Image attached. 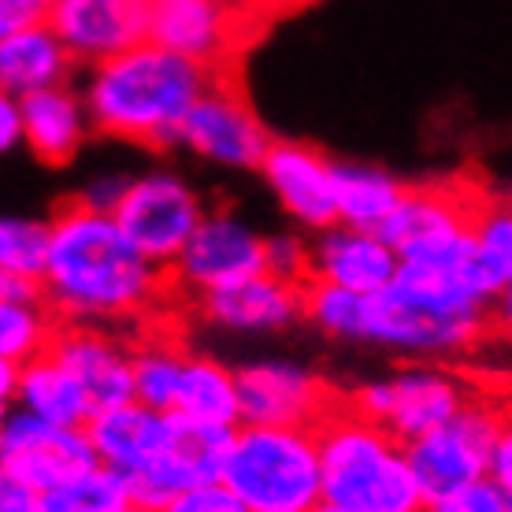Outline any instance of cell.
<instances>
[{
  "mask_svg": "<svg viewBox=\"0 0 512 512\" xmlns=\"http://www.w3.org/2000/svg\"><path fill=\"white\" fill-rule=\"evenodd\" d=\"M130 242L116 216L71 201L52 216L45 301L71 323L138 320L164 297V275Z\"/></svg>",
  "mask_w": 512,
  "mask_h": 512,
  "instance_id": "obj_1",
  "label": "cell"
},
{
  "mask_svg": "<svg viewBox=\"0 0 512 512\" xmlns=\"http://www.w3.org/2000/svg\"><path fill=\"white\" fill-rule=\"evenodd\" d=\"M501 290L505 282L483 260L468 271L401 264L383 294L368 297L360 342L416 357L464 353L483 338Z\"/></svg>",
  "mask_w": 512,
  "mask_h": 512,
  "instance_id": "obj_2",
  "label": "cell"
},
{
  "mask_svg": "<svg viewBox=\"0 0 512 512\" xmlns=\"http://www.w3.org/2000/svg\"><path fill=\"white\" fill-rule=\"evenodd\" d=\"M216 78L212 67L193 64L156 41H141L138 49L93 67L82 97L101 134L167 149L182 145L193 104L212 90Z\"/></svg>",
  "mask_w": 512,
  "mask_h": 512,
  "instance_id": "obj_3",
  "label": "cell"
},
{
  "mask_svg": "<svg viewBox=\"0 0 512 512\" xmlns=\"http://www.w3.org/2000/svg\"><path fill=\"white\" fill-rule=\"evenodd\" d=\"M323 461V505L349 512H423L427 498L412 472L409 446L357 412L334 401L316 423Z\"/></svg>",
  "mask_w": 512,
  "mask_h": 512,
  "instance_id": "obj_4",
  "label": "cell"
},
{
  "mask_svg": "<svg viewBox=\"0 0 512 512\" xmlns=\"http://www.w3.org/2000/svg\"><path fill=\"white\" fill-rule=\"evenodd\" d=\"M223 483L245 512H316L323 505L320 435L308 423H242Z\"/></svg>",
  "mask_w": 512,
  "mask_h": 512,
  "instance_id": "obj_5",
  "label": "cell"
},
{
  "mask_svg": "<svg viewBox=\"0 0 512 512\" xmlns=\"http://www.w3.org/2000/svg\"><path fill=\"white\" fill-rule=\"evenodd\" d=\"M483 193L468 186H409L383 238L397 249L401 264L438 271H468L483 256L475 245V219Z\"/></svg>",
  "mask_w": 512,
  "mask_h": 512,
  "instance_id": "obj_6",
  "label": "cell"
},
{
  "mask_svg": "<svg viewBox=\"0 0 512 512\" xmlns=\"http://www.w3.org/2000/svg\"><path fill=\"white\" fill-rule=\"evenodd\" d=\"M501 416H505V409H498L494 401L472 397L453 420L405 442L412 472L420 479L427 505H435V501L449 498L453 490H461L468 483H475V479L490 475Z\"/></svg>",
  "mask_w": 512,
  "mask_h": 512,
  "instance_id": "obj_7",
  "label": "cell"
},
{
  "mask_svg": "<svg viewBox=\"0 0 512 512\" xmlns=\"http://www.w3.org/2000/svg\"><path fill=\"white\" fill-rule=\"evenodd\" d=\"M116 223L130 242L160 268H175L182 249L208 216L193 186L175 171H149L130 179L123 201L116 205Z\"/></svg>",
  "mask_w": 512,
  "mask_h": 512,
  "instance_id": "obj_8",
  "label": "cell"
},
{
  "mask_svg": "<svg viewBox=\"0 0 512 512\" xmlns=\"http://www.w3.org/2000/svg\"><path fill=\"white\" fill-rule=\"evenodd\" d=\"M472 397L475 394L461 375H453L449 368L420 364V368H405L390 379L360 383L357 390H349L346 401L357 412L372 416L375 423L390 427L401 442H412V438L453 420Z\"/></svg>",
  "mask_w": 512,
  "mask_h": 512,
  "instance_id": "obj_9",
  "label": "cell"
},
{
  "mask_svg": "<svg viewBox=\"0 0 512 512\" xmlns=\"http://www.w3.org/2000/svg\"><path fill=\"white\" fill-rule=\"evenodd\" d=\"M101 464L86 427H60L23 409H8L0 423V475H15L34 490H56Z\"/></svg>",
  "mask_w": 512,
  "mask_h": 512,
  "instance_id": "obj_10",
  "label": "cell"
},
{
  "mask_svg": "<svg viewBox=\"0 0 512 512\" xmlns=\"http://www.w3.org/2000/svg\"><path fill=\"white\" fill-rule=\"evenodd\" d=\"M268 271V238L231 212H208L182 249L175 275L186 290L208 297Z\"/></svg>",
  "mask_w": 512,
  "mask_h": 512,
  "instance_id": "obj_11",
  "label": "cell"
},
{
  "mask_svg": "<svg viewBox=\"0 0 512 512\" xmlns=\"http://www.w3.org/2000/svg\"><path fill=\"white\" fill-rule=\"evenodd\" d=\"M182 145L219 167L260 171L271 149V138L249 108V101L242 97V90L216 78L212 90L193 104L190 119L182 127Z\"/></svg>",
  "mask_w": 512,
  "mask_h": 512,
  "instance_id": "obj_12",
  "label": "cell"
},
{
  "mask_svg": "<svg viewBox=\"0 0 512 512\" xmlns=\"http://www.w3.org/2000/svg\"><path fill=\"white\" fill-rule=\"evenodd\" d=\"M153 0H56L49 26L64 38L78 64H104L149 41Z\"/></svg>",
  "mask_w": 512,
  "mask_h": 512,
  "instance_id": "obj_13",
  "label": "cell"
},
{
  "mask_svg": "<svg viewBox=\"0 0 512 512\" xmlns=\"http://www.w3.org/2000/svg\"><path fill=\"white\" fill-rule=\"evenodd\" d=\"M245 38V8L238 0H153L149 41L193 64L219 71Z\"/></svg>",
  "mask_w": 512,
  "mask_h": 512,
  "instance_id": "obj_14",
  "label": "cell"
},
{
  "mask_svg": "<svg viewBox=\"0 0 512 512\" xmlns=\"http://www.w3.org/2000/svg\"><path fill=\"white\" fill-rule=\"evenodd\" d=\"M238 401H242V423L316 427L338 397H331L320 375H312L301 364L264 360V364H249L238 372Z\"/></svg>",
  "mask_w": 512,
  "mask_h": 512,
  "instance_id": "obj_15",
  "label": "cell"
},
{
  "mask_svg": "<svg viewBox=\"0 0 512 512\" xmlns=\"http://www.w3.org/2000/svg\"><path fill=\"white\" fill-rule=\"evenodd\" d=\"M268 182L290 216L308 231H331L338 227V190H334V164L323 160L320 149L301 141H271L268 156L260 164Z\"/></svg>",
  "mask_w": 512,
  "mask_h": 512,
  "instance_id": "obj_16",
  "label": "cell"
},
{
  "mask_svg": "<svg viewBox=\"0 0 512 512\" xmlns=\"http://www.w3.org/2000/svg\"><path fill=\"white\" fill-rule=\"evenodd\" d=\"M52 353L90 394L93 412L134 401V346H123L93 323H67Z\"/></svg>",
  "mask_w": 512,
  "mask_h": 512,
  "instance_id": "obj_17",
  "label": "cell"
},
{
  "mask_svg": "<svg viewBox=\"0 0 512 512\" xmlns=\"http://www.w3.org/2000/svg\"><path fill=\"white\" fill-rule=\"evenodd\" d=\"M397 271L401 256L375 231H353L338 223L331 231H320V242L312 245V279L346 286L353 294H383Z\"/></svg>",
  "mask_w": 512,
  "mask_h": 512,
  "instance_id": "obj_18",
  "label": "cell"
},
{
  "mask_svg": "<svg viewBox=\"0 0 512 512\" xmlns=\"http://www.w3.org/2000/svg\"><path fill=\"white\" fill-rule=\"evenodd\" d=\"M205 320L227 331H282L305 316V286L279 275H256L201 297Z\"/></svg>",
  "mask_w": 512,
  "mask_h": 512,
  "instance_id": "obj_19",
  "label": "cell"
},
{
  "mask_svg": "<svg viewBox=\"0 0 512 512\" xmlns=\"http://www.w3.org/2000/svg\"><path fill=\"white\" fill-rule=\"evenodd\" d=\"M23 108V145L41 164L64 167L86 145L93 127L90 104L67 86H52L19 97Z\"/></svg>",
  "mask_w": 512,
  "mask_h": 512,
  "instance_id": "obj_20",
  "label": "cell"
},
{
  "mask_svg": "<svg viewBox=\"0 0 512 512\" xmlns=\"http://www.w3.org/2000/svg\"><path fill=\"white\" fill-rule=\"evenodd\" d=\"M97 457L104 468L127 475L160 457L167 446V412H156L141 401H123L97 409L86 423Z\"/></svg>",
  "mask_w": 512,
  "mask_h": 512,
  "instance_id": "obj_21",
  "label": "cell"
},
{
  "mask_svg": "<svg viewBox=\"0 0 512 512\" xmlns=\"http://www.w3.org/2000/svg\"><path fill=\"white\" fill-rule=\"evenodd\" d=\"M71 64L75 56L49 26V19L0 34V86L12 97L64 86Z\"/></svg>",
  "mask_w": 512,
  "mask_h": 512,
  "instance_id": "obj_22",
  "label": "cell"
},
{
  "mask_svg": "<svg viewBox=\"0 0 512 512\" xmlns=\"http://www.w3.org/2000/svg\"><path fill=\"white\" fill-rule=\"evenodd\" d=\"M15 409L30 412L38 420L60 423V427H86L93 416V401L82 390L75 375L60 364L56 353L34 357L19 364V383H15Z\"/></svg>",
  "mask_w": 512,
  "mask_h": 512,
  "instance_id": "obj_23",
  "label": "cell"
},
{
  "mask_svg": "<svg viewBox=\"0 0 512 512\" xmlns=\"http://www.w3.org/2000/svg\"><path fill=\"white\" fill-rule=\"evenodd\" d=\"M334 190L342 227L383 234L409 186L375 164H334Z\"/></svg>",
  "mask_w": 512,
  "mask_h": 512,
  "instance_id": "obj_24",
  "label": "cell"
},
{
  "mask_svg": "<svg viewBox=\"0 0 512 512\" xmlns=\"http://www.w3.org/2000/svg\"><path fill=\"white\" fill-rule=\"evenodd\" d=\"M175 412L201 423L219 427H242V401H238V372H227L223 364L208 357H190L182 372Z\"/></svg>",
  "mask_w": 512,
  "mask_h": 512,
  "instance_id": "obj_25",
  "label": "cell"
},
{
  "mask_svg": "<svg viewBox=\"0 0 512 512\" xmlns=\"http://www.w3.org/2000/svg\"><path fill=\"white\" fill-rule=\"evenodd\" d=\"M190 353L171 338H145L134 346V401L156 412H175Z\"/></svg>",
  "mask_w": 512,
  "mask_h": 512,
  "instance_id": "obj_26",
  "label": "cell"
},
{
  "mask_svg": "<svg viewBox=\"0 0 512 512\" xmlns=\"http://www.w3.org/2000/svg\"><path fill=\"white\" fill-rule=\"evenodd\" d=\"M60 338L49 301H0V360L26 364L52 353Z\"/></svg>",
  "mask_w": 512,
  "mask_h": 512,
  "instance_id": "obj_27",
  "label": "cell"
},
{
  "mask_svg": "<svg viewBox=\"0 0 512 512\" xmlns=\"http://www.w3.org/2000/svg\"><path fill=\"white\" fill-rule=\"evenodd\" d=\"M130 505L134 501H130L127 479L97 464L93 472H86L75 483L45 490L38 501V512H127Z\"/></svg>",
  "mask_w": 512,
  "mask_h": 512,
  "instance_id": "obj_28",
  "label": "cell"
},
{
  "mask_svg": "<svg viewBox=\"0 0 512 512\" xmlns=\"http://www.w3.org/2000/svg\"><path fill=\"white\" fill-rule=\"evenodd\" d=\"M52 253V219L8 216L0 223V275L45 282Z\"/></svg>",
  "mask_w": 512,
  "mask_h": 512,
  "instance_id": "obj_29",
  "label": "cell"
},
{
  "mask_svg": "<svg viewBox=\"0 0 512 512\" xmlns=\"http://www.w3.org/2000/svg\"><path fill=\"white\" fill-rule=\"evenodd\" d=\"M364 316H368V294H353L346 286H334L323 279L305 282V320L316 323L323 334L360 342Z\"/></svg>",
  "mask_w": 512,
  "mask_h": 512,
  "instance_id": "obj_30",
  "label": "cell"
},
{
  "mask_svg": "<svg viewBox=\"0 0 512 512\" xmlns=\"http://www.w3.org/2000/svg\"><path fill=\"white\" fill-rule=\"evenodd\" d=\"M475 245L479 256L505 286L512 282V201L483 197L479 219H475Z\"/></svg>",
  "mask_w": 512,
  "mask_h": 512,
  "instance_id": "obj_31",
  "label": "cell"
},
{
  "mask_svg": "<svg viewBox=\"0 0 512 512\" xmlns=\"http://www.w3.org/2000/svg\"><path fill=\"white\" fill-rule=\"evenodd\" d=\"M427 512H512V490L494 475H483L468 487L453 490L449 498L427 505Z\"/></svg>",
  "mask_w": 512,
  "mask_h": 512,
  "instance_id": "obj_32",
  "label": "cell"
},
{
  "mask_svg": "<svg viewBox=\"0 0 512 512\" xmlns=\"http://www.w3.org/2000/svg\"><path fill=\"white\" fill-rule=\"evenodd\" d=\"M160 512H245V505L223 479H212V483L179 490Z\"/></svg>",
  "mask_w": 512,
  "mask_h": 512,
  "instance_id": "obj_33",
  "label": "cell"
},
{
  "mask_svg": "<svg viewBox=\"0 0 512 512\" xmlns=\"http://www.w3.org/2000/svg\"><path fill=\"white\" fill-rule=\"evenodd\" d=\"M268 275L305 286L312 279V245H301V238H294V234L268 238Z\"/></svg>",
  "mask_w": 512,
  "mask_h": 512,
  "instance_id": "obj_34",
  "label": "cell"
},
{
  "mask_svg": "<svg viewBox=\"0 0 512 512\" xmlns=\"http://www.w3.org/2000/svg\"><path fill=\"white\" fill-rule=\"evenodd\" d=\"M56 0H0V34L30 23H45Z\"/></svg>",
  "mask_w": 512,
  "mask_h": 512,
  "instance_id": "obj_35",
  "label": "cell"
},
{
  "mask_svg": "<svg viewBox=\"0 0 512 512\" xmlns=\"http://www.w3.org/2000/svg\"><path fill=\"white\" fill-rule=\"evenodd\" d=\"M41 490L15 475H0V512H38Z\"/></svg>",
  "mask_w": 512,
  "mask_h": 512,
  "instance_id": "obj_36",
  "label": "cell"
},
{
  "mask_svg": "<svg viewBox=\"0 0 512 512\" xmlns=\"http://www.w3.org/2000/svg\"><path fill=\"white\" fill-rule=\"evenodd\" d=\"M127 186H130V179L127 175H112V179H97L93 182V190H86L78 201H86L90 208H97V212H116V205L123 201V193H127Z\"/></svg>",
  "mask_w": 512,
  "mask_h": 512,
  "instance_id": "obj_37",
  "label": "cell"
},
{
  "mask_svg": "<svg viewBox=\"0 0 512 512\" xmlns=\"http://www.w3.org/2000/svg\"><path fill=\"white\" fill-rule=\"evenodd\" d=\"M490 475L512 490V409H505L498 431V446H494V461H490Z\"/></svg>",
  "mask_w": 512,
  "mask_h": 512,
  "instance_id": "obj_38",
  "label": "cell"
},
{
  "mask_svg": "<svg viewBox=\"0 0 512 512\" xmlns=\"http://www.w3.org/2000/svg\"><path fill=\"white\" fill-rule=\"evenodd\" d=\"M23 145V108H19V97L4 93L0 101V149H15Z\"/></svg>",
  "mask_w": 512,
  "mask_h": 512,
  "instance_id": "obj_39",
  "label": "cell"
},
{
  "mask_svg": "<svg viewBox=\"0 0 512 512\" xmlns=\"http://www.w3.org/2000/svg\"><path fill=\"white\" fill-rule=\"evenodd\" d=\"M0 301H45V282L0 275Z\"/></svg>",
  "mask_w": 512,
  "mask_h": 512,
  "instance_id": "obj_40",
  "label": "cell"
},
{
  "mask_svg": "<svg viewBox=\"0 0 512 512\" xmlns=\"http://www.w3.org/2000/svg\"><path fill=\"white\" fill-rule=\"evenodd\" d=\"M15 383H19V364L0 360V401H4V405L15 401Z\"/></svg>",
  "mask_w": 512,
  "mask_h": 512,
  "instance_id": "obj_41",
  "label": "cell"
},
{
  "mask_svg": "<svg viewBox=\"0 0 512 512\" xmlns=\"http://www.w3.org/2000/svg\"><path fill=\"white\" fill-rule=\"evenodd\" d=\"M494 320L512 334V282L498 294V301H494Z\"/></svg>",
  "mask_w": 512,
  "mask_h": 512,
  "instance_id": "obj_42",
  "label": "cell"
},
{
  "mask_svg": "<svg viewBox=\"0 0 512 512\" xmlns=\"http://www.w3.org/2000/svg\"><path fill=\"white\" fill-rule=\"evenodd\" d=\"M275 8H297V4H308V0H268Z\"/></svg>",
  "mask_w": 512,
  "mask_h": 512,
  "instance_id": "obj_43",
  "label": "cell"
},
{
  "mask_svg": "<svg viewBox=\"0 0 512 512\" xmlns=\"http://www.w3.org/2000/svg\"><path fill=\"white\" fill-rule=\"evenodd\" d=\"M316 512H349V509H334V505H320ZM423 512H427V509H423Z\"/></svg>",
  "mask_w": 512,
  "mask_h": 512,
  "instance_id": "obj_44",
  "label": "cell"
},
{
  "mask_svg": "<svg viewBox=\"0 0 512 512\" xmlns=\"http://www.w3.org/2000/svg\"><path fill=\"white\" fill-rule=\"evenodd\" d=\"M127 512H153V509H138V505H130V509Z\"/></svg>",
  "mask_w": 512,
  "mask_h": 512,
  "instance_id": "obj_45",
  "label": "cell"
}]
</instances>
